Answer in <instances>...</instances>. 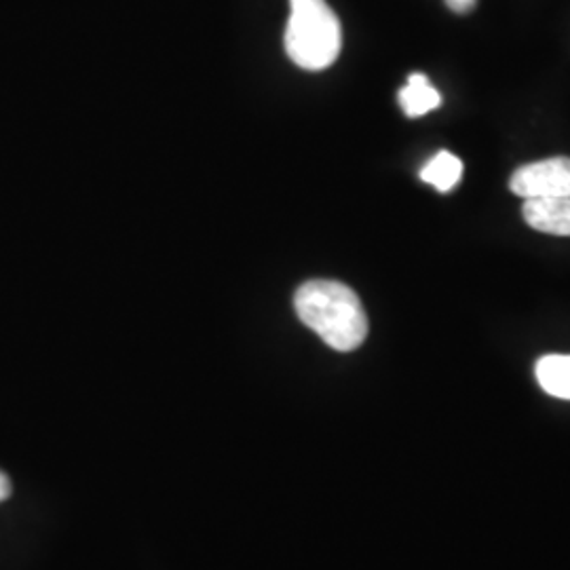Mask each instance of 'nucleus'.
<instances>
[{
    "label": "nucleus",
    "mask_w": 570,
    "mask_h": 570,
    "mask_svg": "<svg viewBox=\"0 0 570 570\" xmlns=\"http://www.w3.org/2000/svg\"><path fill=\"white\" fill-rule=\"evenodd\" d=\"M463 176V161L452 155L449 150L438 153L423 169H421V180L431 184L440 193H449L456 184L461 183Z\"/></svg>",
    "instance_id": "0eeeda50"
},
{
    "label": "nucleus",
    "mask_w": 570,
    "mask_h": 570,
    "mask_svg": "<svg viewBox=\"0 0 570 570\" xmlns=\"http://www.w3.org/2000/svg\"><path fill=\"white\" fill-rule=\"evenodd\" d=\"M510 188L522 199L570 197V159L553 157L534 164L522 165L513 171Z\"/></svg>",
    "instance_id": "7ed1b4c3"
},
{
    "label": "nucleus",
    "mask_w": 570,
    "mask_h": 570,
    "mask_svg": "<svg viewBox=\"0 0 570 570\" xmlns=\"http://www.w3.org/2000/svg\"><path fill=\"white\" fill-rule=\"evenodd\" d=\"M343 47V30L326 0H289L285 51L303 70H326Z\"/></svg>",
    "instance_id": "f03ea898"
},
{
    "label": "nucleus",
    "mask_w": 570,
    "mask_h": 570,
    "mask_svg": "<svg viewBox=\"0 0 570 570\" xmlns=\"http://www.w3.org/2000/svg\"><path fill=\"white\" fill-rule=\"evenodd\" d=\"M534 374L546 393L570 400V355H548L539 360Z\"/></svg>",
    "instance_id": "423d86ee"
},
{
    "label": "nucleus",
    "mask_w": 570,
    "mask_h": 570,
    "mask_svg": "<svg viewBox=\"0 0 570 570\" xmlns=\"http://www.w3.org/2000/svg\"><path fill=\"white\" fill-rule=\"evenodd\" d=\"M11 497V482H9V478L0 471V503L4 501V499H9Z\"/></svg>",
    "instance_id": "1a4fd4ad"
},
{
    "label": "nucleus",
    "mask_w": 570,
    "mask_h": 570,
    "mask_svg": "<svg viewBox=\"0 0 570 570\" xmlns=\"http://www.w3.org/2000/svg\"><path fill=\"white\" fill-rule=\"evenodd\" d=\"M400 104L410 119H419L435 110L442 104V98L425 75L414 72L410 75L406 87L400 91Z\"/></svg>",
    "instance_id": "39448f33"
},
{
    "label": "nucleus",
    "mask_w": 570,
    "mask_h": 570,
    "mask_svg": "<svg viewBox=\"0 0 570 570\" xmlns=\"http://www.w3.org/2000/svg\"><path fill=\"white\" fill-rule=\"evenodd\" d=\"M446 4H449L450 11L465 16V13H471L475 9L478 0H446Z\"/></svg>",
    "instance_id": "6e6552de"
},
{
    "label": "nucleus",
    "mask_w": 570,
    "mask_h": 570,
    "mask_svg": "<svg viewBox=\"0 0 570 570\" xmlns=\"http://www.w3.org/2000/svg\"><path fill=\"white\" fill-rule=\"evenodd\" d=\"M294 308L301 322L334 351H355L366 341V311L348 285L332 279L306 282L294 296Z\"/></svg>",
    "instance_id": "f257e3e1"
},
{
    "label": "nucleus",
    "mask_w": 570,
    "mask_h": 570,
    "mask_svg": "<svg viewBox=\"0 0 570 570\" xmlns=\"http://www.w3.org/2000/svg\"><path fill=\"white\" fill-rule=\"evenodd\" d=\"M524 220L539 233L570 237V197H543L524 202Z\"/></svg>",
    "instance_id": "20e7f679"
}]
</instances>
